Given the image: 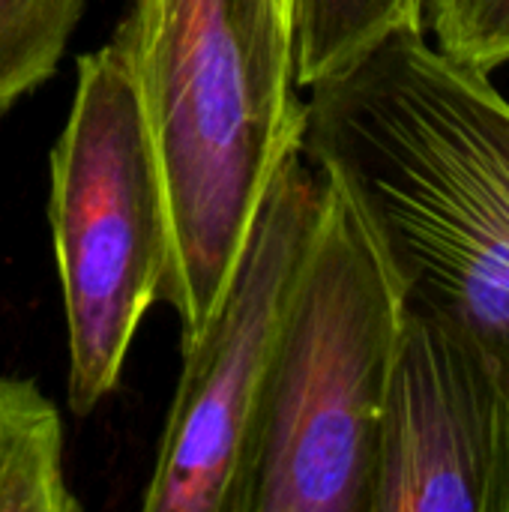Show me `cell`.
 I'll return each mask as SVG.
<instances>
[{"instance_id": "8992f818", "label": "cell", "mask_w": 509, "mask_h": 512, "mask_svg": "<svg viewBox=\"0 0 509 512\" xmlns=\"http://www.w3.org/2000/svg\"><path fill=\"white\" fill-rule=\"evenodd\" d=\"M372 512H509V399L429 315H402L378 420Z\"/></svg>"}, {"instance_id": "8fae6325", "label": "cell", "mask_w": 509, "mask_h": 512, "mask_svg": "<svg viewBox=\"0 0 509 512\" xmlns=\"http://www.w3.org/2000/svg\"><path fill=\"white\" fill-rule=\"evenodd\" d=\"M288 3H291V0H285V9H288ZM288 18H291V15H288Z\"/></svg>"}, {"instance_id": "ba28073f", "label": "cell", "mask_w": 509, "mask_h": 512, "mask_svg": "<svg viewBox=\"0 0 509 512\" xmlns=\"http://www.w3.org/2000/svg\"><path fill=\"white\" fill-rule=\"evenodd\" d=\"M294 78L309 90L399 27L423 30L420 0H291Z\"/></svg>"}, {"instance_id": "277c9868", "label": "cell", "mask_w": 509, "mask_h": 512, "mask_svg": "<svg viewBox=\"0 0 509 512\" xmlns=\"http://www.w3.org/2000/svg\"><path fill=\"white\" fill-rule=\"evenodd\" d=\"M48 222L63 288L75 417L120 384L132 339L174 297L177 252L156 147L114 42L78 57L66 126L51 147Z\"/></svg>"}, {"instance_id": "52a82bcc", "label": "cell", "mask_w": 509, "mask_h": 512, "mask_svg": "<svg viewBox=\"0 0 509 512\" xmlns=\"http://www.w3.org/2000/svg\"><path fill=\"white\" fill-rule=\"evenodd\" d=\"M0 512H81L63 474V420L27 378H0Z\"/></svg>"}, {"instance_id": "9c48e42d", "label": "cell", "mask_w": 509, "mask_h": 512, "mask_svg": "<svg viewBox=\"0 0 509 512\" xmlns=\"http://www.w3.org/2000/svg\"><path fill=\"white\" fill-rule=\"evenodd\" d=\"M84 0H0V117L60 66Z\"/></svg>"}, {"instance_id": "5b68a950", "label": "cell", "mask_w": 509, "mask_h": 512, "mask_svg": "<svg viewBox=\"0 0 509 512\" xmlns=\"http://www.w3.org/2000/svg\"><path fill=\"white\" fill-rule=\"evenodd\" d=\"M324 180L291 150L273 171L234 276L204 333L183 348L147 512H246L255 441L285 309Z\"/></svg>"}, {"instance_id": "3957f363", "label": "cell", "mask_w": 509, "mask_h": 512, "mask_svg": "<svg viewBox=\"0 0 509 512\" xmlns=\"http://www.w3.org/2000/svg\"><path fill=\"white\" fill-rule=\"evenodd\" d=\"M402 315L405 297L378 243L324 180L279 333L246 512H372Z\"/></svg>"}, {"instance_id": "30bf717a", "label": "cell", "mask_w": 509, "mask_h": 512, "mask_svg": "<svg viewBox=\"0 0 509 512\" xmlns=\"http://www.w3.org/2000/svg\"><path fill=\"white\" fill-rule=\"evenodd\" d=\"M432 42L489 75L509 63V0H420Z\"/></svg>"}, {"instance_id": "6da1fadb", "label": "cell", "mask_w": 509, "mask_h": 512, "mask_svg": "<svg viewBox=\"0 0 509 512\" xmlns=\"http://www.w3.org/2000/svg\"><path fill=\"white\" fill-rule=\"evenodd\" d=\"M306 162L357 210L405 306L465 339L509 399V99L399 27L303 102Z\"/></svg>"}, {"instance_id": "7a4b0ae2", "label": "cell", "mask_w": 509, "mask_h": 512, "mask_svg": "<svg viewBox=\"0 0 509 512\" xmlns=\"http://www.w3.org/2000/svg\"><path fill=\"white\" fill-rule=\"evenodd\" d=\"M123 54L156 147L177 252L183 348L216 315L303 99L285 0H126Z\"/></svg>"}]
</instances>
